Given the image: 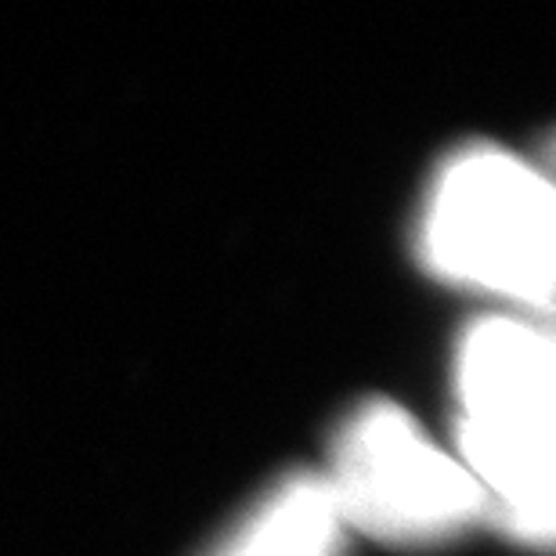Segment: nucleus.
Here are the masks:
<instances>
[{"label":"nucleus","mask_w":556,"mask_h":556,"mask_svg":"<svg viewBox=\"0 0 556 556\" xmlns=\"http://www.w3.org/2000/svg\"><path fill=\"white\" fill-rule=\"evenodd\" d=\"M455 459L481 488L488 520L549 549L556 520V351L539 321L492 315L455 348Z\"/></svg>","instance_id":"nucleus-1"},{"label":"nucleus","mask_w":556,"mask_h":556,"mask_svg":"<svg viewBox=\"0 0 556 556\" xmlns=\"http://www.w3.org/2000/svg\"><path fill=\"white\" fill-rule=\"evenodd\" d=\"M416 247L441 282L546 315L556 286L549 177L498 144L448 155L422 199Z\"/></svg>","instance_id":"nucleus-2"},{"label":"nucleus","mask_w":556,"mask_h":556,"mask_svg":"<svg viewBox=\"0 0 556 556\" xmlns=\"http://www.w3.org/2000/svg\"><path fill=\"white\" fill-rule=\"evenodd\" d=\"M343 528L391 546H433L488 520L466 466L444 452L413 413L365 402L332 433L321 470Z\"/></svg>","instance_id":"nucleus-3"},{"label":"nucleus","mask_w":556,"mask_h":556,"mask_svg":"<svg viewBox=\"0 0 556 556\" xmlns=\"http://www.w3.org/2000/svg\"><path fill=\"white\" fill-rule=\"evenodd\" d=\"M343 539L321 473H289L206 556H343Z\"/></svg>","instance_id":"nucleus-4"}]
</instances>
